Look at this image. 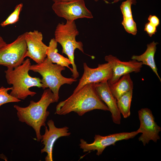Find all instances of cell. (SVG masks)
I'll use <instances>...</instances> for the list:
<instances>
[{"label":"cell","instance_id":"1","mask_svg":"<svg viewBox=\"0 0 161 161\" xmlns=\"http://www.w3.org/2000/svg\"><path fill=\"white\" fill-rule=\"evenodd\" d=\"M95 109L109 110L98 95L95 84H87L57 105L55 114L65 115L74 112L80 116Z\"/></svg>","mask_w":161,"mask_h":161},{"label":"cell","instance_id":"2","mask_svg":"<svg viewBox=\"0 0 161 161\" xmlns=\"http://www.w3.org/2000/svg\"><path fill=\"white\" fill-rule=\"evenodd\" d=\"M55 102L54 95L49 88L44 90L41 99L38 102L31 100L29 105L26 107L14 106L17 111L19 121L26 123L34 129L38 142H40L42 138L41 128L46 126L45 122L49 114L47 109L51 103Z\"/></svg>","mask_w":161,"mask_h":161},{"label":"cell","instance_id":"3","mask_svg":"<svg viewBox=\"0 0 161 161\" xmlns=\"http://www.w3.org/2000/svg\"><path fill=\"white\" fill-rule=\"evenodd\" d=\"M31 65L30 59L27 58L20 65L14 68L7 67L5 71L7 83L13 85L10 94L16 98L24 100L29 96H34L36 93L29 89L32 87L44 89L41 79L29 75Z\"/></svg>","mask_w":161,"mask_h":161},{"label":"cell","instance_id":"4","mask_svg":"<svg viewBox=\"0 0 161 161\" xmlns=\"http://www.w3.org/2000/svg\"><path fill=\"white\" fill-rule=\"evenodd\" d=\"M65 69V67L53 64L47 57L41 63L31 65L30 68V70L38 72L41 76V83L44 89L49 88L51 90L56 102L59 98V92L61 86L65 84L71 85L77 80L73 78L63 76L61 72Z\"/></svg>","mask_w":161,"mask_h":161},{"label":"cell","instance_id":"5","mask_svg":"<svg viewBox=\"0 0 161 161\" xmlns=\"http://www.w3.org/2000/svg\"><path fill=\"white\" fill-rule=\"evenodd\" d=\"M79 33L75 21H66L65 24L59 23L54 33V38L62 47V53L66 55L72 63V76L75 79L78 78L79 75L75 63V50L77 49L84 53L83 44L76 40V37Z\"/></svg>","mask_w":161,"mask_h":161},{"label":"cell","instance_id":"6","mask_svg":"<svg viewBox=\"0 0 161 161\" xmlns=\"http://www.w3.org/2000/svg\"><path fill=\"white\" fill-rule=\"evenodd\" d=\"M25 33L12 43L0 48V65L14 68L23 62L27 51Z\"/></svg>","mask_w":161,"mask_h":161},{"label":"cell","instance_id":"7","mask_svg":"<svg viewBox=\"0 0 161 161\" xmlns=\"http://www.w3.org/2000/svg\"><path fill=\"white\" fill-rule=\"evenodd\" d=\"M52 8L58 16L68 21H75L80 18H93L92 13L86 7L84 0L54 3Z\"/></svg>","mask_w":161,"mask_h":161},{"label":"cell","instance_id":"8","mask_svg":"<svg viewBox=\"0 0 161 161\" xmlns=\"http://www.w3.org/2000/svg\"><path fill=\"white\" fill-rule=\"evenodd\" d=\"M139 133L137 130L129 132L115 133L104 136L95 134L94 141L91 143H88L84 140L81 139L79 146L83 152L96 150V155L99 156L107 147L111 145H115L116 142L120 140L133 138Z\"/></svg>","mask_w":161,"mask_h":161},{"label":"cell","instance_id":"9","mask_svg":"<svg viewBox=\"0 0 161 161\" xmlns=\"http://www.w3.org/2000/svg\"><path fill=\"white\" fill-rule=\"evenodd\" d=\"M140 125L137 131L142 133L138 140L144 146L148 143L151 140L156 143L160 140L159 132L161 127L155 121L154 117L151 110L147 108H143L138 111Z\"/></svg>","mask_w":161,"mask_h":161},{"label":"cell","instance_id":"10","mask_svg":"<svg viewBox=\"0 0 161 161\" xmlns=\"http://www.w3.org/2000/svg\"><path fill=\"white\" fill-rule=\"evenodd\" d=\"M83 67V74L73 92L78 91L87 84H96L108 81L112 76V68L110 64L108 62L99 64L97 67L95 68L89 67L86 63H84Z\"/></svg>","mask_w":161,"mask_h":161},{"label":"cell","instance_id":"11","mask_svg":"<svg viewBox=\"0 0 161 161\" xmlns=\"http://www.w3.org/2000/svg\"><path fill=\"white\" fill-rule=\"evenodd\" d=\"M27 47L25 57H29L37 64L42 63L47 57L48 46L43 42L42 33L37 30L25 32Z\"/></svg>","mask_w":161,"mask_h":161},{"label":"cell","instance_id":"12","mask_svg":"<svg viewBox=\"0 0 161 161\" xmlns=\"http://www.w3.org/2000/svg\"><path fill=\"white\" fill-rule=\"evenodd\" d=\"M47 124L49 129L46 126H45V132L42 135L41 140L44 146L41 149V152L47 154L45 159L46 161H52V150L55 142L59 138L69 136L71 133L69 132V128L67 126L61 128L56 127L54 122L51 119L48 121Z\"/></svg>","mask_w":161,"mask_h":161},{"label":"cell","instance_id":"13","mask_svg":"<svg viewBox=\"0 0 161 161\" xmlns=\"http://www.w3.org/2000/svg\"><path fill=\"white\" fill-rule=\"evenodd\" d=\"M104 58L110 64L112 70V77L108 81L109 84L114 83L123 75L132 72H139L143 66L140 62L134 60L122 61L112 55L106 56Z\"/></svg>","mask_w":161,"mask_h":161},{"label":"cell","instance_id":"14","mask_svg":"<svg viewBox=\"0 0 161 161\" xmlns=\"http://www.w3.org/2000/svg\"><path fill=\"white\" fill-rule=\"evenodd\" d=\"M96 92L100 99L108 107L112 114L113 122L120 124L121 116L117 105V100L112 93L108 81L95 84Z\"/></svg>","mask_w":161,"mask_h":161},{"label":"cell","instance_id":"15","mask_svg":"<svg viewBox=\"0 0 161 161\" xmlns=\"http://www.w3.org/2000/svg\"><path fill=\"white\" fill-rule=\"evenodd\" d=\"M158 44L157 42L153 41L147 44V49L143 53L139 55H133L131 58L132 60L141 62L143 65L149 66L161 82V79L158 74V69L154 59V56L157 49L156 46Z\"/></svg>","mask_w":161,"mask_h":161},{"label":"cell","instance_id":"16","mask_svg":"<svg viewBox=\"0 0 161 161\" xmlns=\"http://www.w3.org/2000/svg\"><path fill=\"white\" fill-rule=\"evenodd\" d=\"M109 85L112 93L117 100L127 92L133 90L134 87L130 73L123 75L116 82Z\"/></svg>","mask_w":161,"mask_h":161},{"label":"cell","instance_id":"17","mask_svg":"<svg viewBox=\"0 0 161 161\" xmlns=\"http://www.w3.org/2000/svg\"><path fill=\"white\" fill-rule=\"evenodd\" d=\"M131 2L128 0L122 2L120 8L123 15L122 24L125 30L128 33L135 35L137 33L136 24L132 17L131 6Z\"/></svg>","mask_w":161,"mask_h":161},{"label":"cell","instance_id":"18","mask_svg":"<svg viewBox=\"0 0 161 161\" xmlns=\"http://www.w3.org/2000/svg\"><path fill=\"white\" fill-rule=\"evenodd\" d=\"M58 43L54 38L51 39L46 51L47 57L52 63H56L63 66L66 67L72 72L73 69L69 66L72 62L66 58L58 53L57 49Z\"/></svg>","mask_w":161,"mask_h":161},{"label":"cell","instance_id":"19","mask_svg":"<svg viewBox=\"0 0 161 161\" xmlns=\"http://www.w3.org/2000/svg\"><path fill=\"white\" fill-rule=\"evenodd\" d=\"M132 94L133 90H130L117 100L118 110L124 118H127L130 115V108Z\"/></svg>","mask_w":161,"mask_h":161},{"label":"cell","instance_id":"20","mask_svg":"<svg viewBox=\"0 0 161 161\" xmlns=\"http://www.w3.org/2000/svg\"><path fill=\"white\" fill-rule=\"evenodd\" d=\"M23 4L20 3L16 6L13 11L4 21L0 24V26L3 27L9 25L16 24L18 21L20 13L22 10Z\"/></svg>","mask_w":161,"mask_h":161},{"label":"cell","instance_id":"21","mask_svg":"<svg viewBox=\"0 0 161 161\" xmlns=\"http://www.w3.org/2000/svg\"><path fill=\"white\" fill-rule=\"evenodd\" d=\"M12 88V87L5 88L3 86L0 88V107L5 103L21 101L20 100L14 97L8 93V91L11 90Z\"/></svg>","mask_w":161,"mask_h":161},{"label":"cell","instance_id":"22","mask_svg":"<svg viewBox=\"0 0 161 161\" xmlns=\"http://www.w3.org/2000/svg\"><path fill=\"white\" fill-rule=\"evenodd\" d=\"M144 31L146 32L149 36L151 37L157 32V27L148 22L145 25Z\"/></svg>","mask_w":161,"mask_h":161},{"label":"cell","instance_id":"23","mask_svg":"<svg viewBox=\"0 0 161 161\" xmlns=\"http://www.w3.org/2000/svg\"><path fill=\"white\" fill-rule=\"evenodd\" d=\"M148 19L149 22L156 27L159 25V19L156 16L150 15Z\"/></svg>","mask_w":161,"mask_h":161},{"label":"cell","instance_id":"24","mask_svg":"<svg viewBox=\"0 0 161 161\" xmlns=\"http://www.w3.org/2000/svg\"><path fill=\"white\" fill-rule=\"evenodd\" d=\"M103 0L106 3H109V2L107 1L109 0ZM122 0H114L112 2V3H115L119 1ZM131 1L132 4V5H135L137 3V0H128Z\"/></svg>","mask_w":161,"mask_h":161},{"label":"cell","instance_id":"25","mask_svg":"<svg viewBox=\"0 0 161 161\" xmlns=\"http://www.w3.org/2000/svg\"><path fill=\"white\" fill-rule=\"evenodd\" d=\"M7 44L6 42L4 40L0 34V48L2 47Z\"/></svg>","mask_w":161,"mask_h":161},{"label":"cell","instance_id":"26","mask_svg":"<svg viewBox=\"0 0 161 161\" xmlns=\"http://www.w3.org/2000/svg\"><path fill=\"white\" fill-rule=\"evenodd\" d=\"M73 0H52L54 3L68 1Z\"/></svg>","mask_w":161,"mask_h":161},{"label":"cell","instance_id":"27","mask_svg":"<svg viewBox=\"0 0 161 161\" xmlns=\"http://www.w3.org/2000/svg\"><path fill=\"white\" fill-rule=\"evenodd\" d=\"M95 1H98L99 0H94Z\"/></svg>","mask_w":161,"mask_h":161}]
</instances>
